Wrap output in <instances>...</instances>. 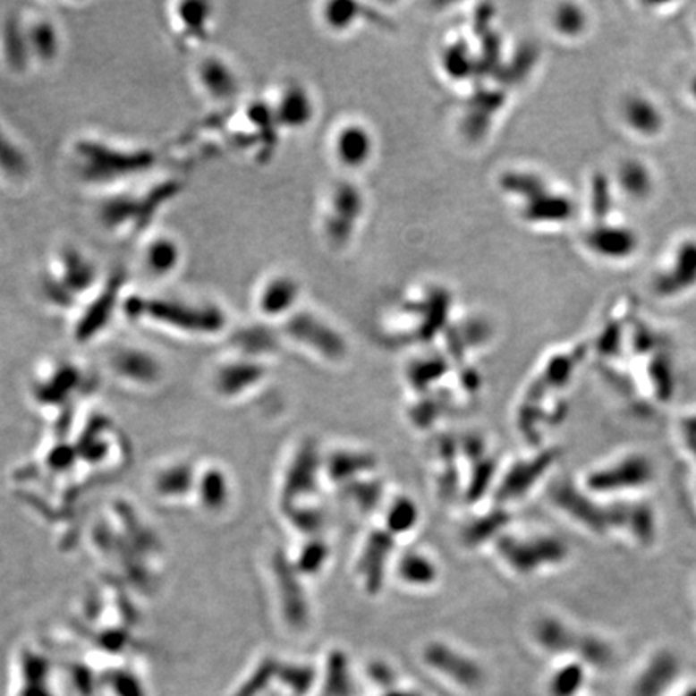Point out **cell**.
<instances>
[{
	"label": "cell",
	"instance_id": "cell-1",
	"mask_svg": "<svg viewBox=\"0 0 696 696\" xmlns=\"http://www.w3.org/2000/svg\"><path fill=\"white\" fill-rule=\"evenodd\" d=\"M66 162L78 182L106 194L149 178L158 165V155L142 144L80 134L68 144Z\"/></svg>",
	"mask_w": 696,
	"mask_h": 696
},
{
	"label": "cell",
	"instance_id": "cell-2",
	"mask_svg": "<svg viewBox=\"0 0 696 696\" xmlns=\"http://www.w3.org/2000/svg\"><path fill=\"white\" fill-rule=\"evenodd\" d=\"M123 315L134 323L189 339L218 337L229 327L226 308L216 300L174 293L130 291Z\"/></svg>",
	"mask_w": 696,
	"mask_h": 696
},
{
	"label": "cell",
	"instance_id": "cell-3",
	"mask_svg": "<svg viewBox=\"0 0 696 696\" xmlns=\"http://www.w3.org/2000/svg\"><path fill=\"white\" fill-rule=\"evenodd\" d=\"M181 194V181L155 179L100 194L98 221L110 234L123 239H144L163 211Z\"/></svg>",
	"mask_w": 696,
	"mask_h": 696
},
{
	"label": "cell",
	"instance_id": "cell-4",
	"mask_svg": "<svg viewBox=\"0 0 696 696\" xmlns=\"http://www.w3.org/2000/svg\"><path fill=\"white\" fill-rule=\"evenodd\" d=\"M104 277L90 255L76 245L65 243L52 253L39 277V295L52 310H70L74 313Z\"/></svg>",
	"mask_w": 696,
	"mask_h": 696
},
{
	"label": "cell",
	"instance_id": "cell-5",
	"mask_svg": "<svg viewBox=\"0 0 696 696\" xmlns=\"http://www.w3.org/2000/svg\"><path fill=\"white\" fill-rule=\"evenodd\" d=\"M126 283V275L123 271H115L114 275L104 277L89 299L84 300L81 307L73 313L72 332L74 339L78 342H92L98 339L100 332L106 331L112 319L118 313H123L124 300L130 293Z\"/></svg>",
	"mask_w": 696,
	"mask_h": 696
},
{
	"label": "cell",
	"instance_id": "cell-6",
	"mask_svg": "<svg viewBox=\"0 0 696 696\" xmlns=\"http://www.w3.org/2000/svg\"><path fill=\"white\" fill-rule=\"evenodd\" d=\"M192 81L203 100L225 112L234 108L242 94V78L234 64L219 52H205L192 66Z\"/></svg>",
	"mask_w": 696,
	"mask_h": 696
},
{
	"label": "cell",
	"instance_id": "cell-7",
	"mask_svg": "<svg viewBox=\"0 0 696 696\" xmlns=\"http://www.w3.org/2000/svg\"><path fill=\"white\" fill-rule=\"evenodd\" d=\"M215 5L210 2L184 0L166 7L171 39L181 52H197L207 46L215 28Z\"/></svg>",
	"mask_w": 696,
	"mask_h": 696
},
{
	"label": "cell",
	"instance_id": "cell-8",
	"mask_svg": "<svg viewBox=\"0 0 696 696\" xmlns=\"http://www.w3.org/2000/svg\"><path fill=\"white\" fill-rule=\"evenodd\" d=\"M651 292L656 299H680L696 289V239L685 237L667 251L661 267L651 276Z\"/></svg>",
	"mask_w": 696,
	"mask_h": 696
},
{
	"label": "cell",
	"instance_id": "cell-9",
	"mask_svg": "<svg viewBox=\"0 0 696 696\" xmlns=\"http://www.w3.org/2000/svg\"><path fill=\"white\" fill-rule=\"evenodd\" d=\"M283 331L289 339L331 361L342 360L347 353V344L339 332L305 310H297L284 319Z\"/></svg>",
	"mask_w": 696,
	"mask_h": 696
},
{
	"label": "cell",
	"instance_id": "cell-10",
	"mask_svg": "<svg viewBox=\"0 0 696 696\" xmlns=\"http://www.w3.org/2000/svg\"><path fill=\"white\" fill-rule=\"evenodd\" d=\"M21 17L34 70H49L65 50L62 28L52 13L44 10H21Z\"/></svg>",
	"mask_w": 696,
	"mask_h": 696
},
{
	"label": "cell",
	"instance_id": "cell-11",
	"mask_svg": "<svg viewBox=\"0 0 696 696\" xmlns=\"http://www.w3.org/2000/svg\"><path fill=\"white\" fill-rule=\"evenodd\" d=\"M140 269L152 281H166L178 275L184 261V249L174 235L152 231L139 249Z\"/></svg>",
	"mask_w": 696,
	"mask_h": 696
},
{
	"label": "cell",
	"instance_id": "cell-12",
	"mask_svg": "<svg viewBox=\"0 0 696 696\" xmlns=\"http://www.w3.org/2000/svg\"><path fill=\"white\" fill-rule=\"evenodd\" d=\"M500 553L514 571L527 574L545 564H556L564 558V547L555 539H505L500 543Z\"/></svg>",
	"mask_w": 696,
	"mask_h": 696
},
{
	"label": "cell",
	"instance_id": "cell-13",
	"mask_svg": "<svg viewBox=\"0 0 696 696\" xmlns=\"http://www.w3.org/2000/svg\"><path fill=\"white\" fill-rule=\"evenodd\" d=\"M300 284L285 273L267 276L255 292V308L265 319H287L299 310Z\"/></svg>",
	"mask_w": 696,
	"mask_h": 696
},
{
	"label": "cell",
	"instance_id": "cell-14",
	"mask_svg": "<svg viewBox=\"0 0 696 696\" xmlns=\"http://www.w3.org/2000/svg\"><path fill=\"white\" fill-rule=\"evenodd\" d=\"M0 66L5 73L17 78L34 70L21 10H12L0 18Z\"/></svg>",
	"mask_w": 696,
	"mask_h": 696
},
{
	"label": "cell",
	"instance_id": "cell-15",
	"mask_svg": "<svg viewBox=\"0 0 696 696\" xmlns=\"http://www.w3.org/2000/svg\"><path fill=\"white\" fill-rule=\"evenodd\" d=\"M271 114L277 128L283 131H301L315 118V102L311 94L299 82H285L269 100Z\"/></svg>",
	"mask_w": 696,
	"mask_h": 696
},
{
	"label": "cell",
	"instance_id": "cell-16",
	"mask_svg": "<svg viewBox=\"0 0 696 696\" xmlns=\"http://www.w3.org/2000/svg\"><path fill=\"white\" fill-rule=\"evenodd\" d=\"M33 174V158L25 144L5 123L0 122V182L13 189H23Z\"/></svg>",
	"mask_w": 696,
	"mask_h": 696
},
{
	"label": "cell",
	"instance_id": "cell-17",
	"mask_svg": "<svg viewBox=\"0 0 696 696\" xmlns=\"http://www.w3.org/2000/svg\"><path fill=\"white\" fill-rule=\"evenodd\" d=\"M619 115L633 136L655 139L666 128V115L655 100L641 92H632L621 102Z\"/></svg>",
	"mask_w": 696,
	"mask_h": 696
},
{
	"label": "cell",
	"instance_id": "cell-18",
	"mask_svg": "<svg viewBox=\"0 0 696 696\" xmlns=\"http://www.w3.org/2000/svg\"><path fill=\"white\" fill-rule=\"evenodd\" d=\"M583 245L591 255L613 261L629 259L639 247L631 227L609 223L591 226L583 237Z\"/></svg>",
	"mask_w": 696,
	"mask_h": 696
},
{
	"label": "cell",
	"instance_id": "cell-19",
	"mask_svg": "<svg viewBox=\"0 0 696 696\" xmlns=\"http://www.w3.org/2000/svg\"><path fill=\"white\" fill-rule=\"evenodd\" d=\"M373 132L360 123H347L334 138V155L344 166L360 170L371 162L374 155Z\"/></svg>",
	"mask_w": 696,
	"mask_h": 696
},
{
	"label": "cell",
	"instance_id": "cell-20",
	"mask_svg": "<svg viewBox=\"0 0 696 696\" xmlns=\"http://www.w3.org/2000/svg\"><path fill=\"white\" fill-rule=\"evenodd\" d=\"M115 374L128 382H154L162 373V365L152 352L136 345L120 347L110 358Z\"/></svg>",
	"mask_w": 696,
	"mask_h": 696
},
{
	"label": "cell",
	"instance_id": "cell-21",
	"mask_svg": "<svg viewBox=\"0 0 696 696\" xmlns=\"http://www.w3.org/2000/svg\"><path fill=\"white\" fill-rule=\"evenodd\" d=\"M651 479L649 463L639 456L623 458L621 462L611 463L607 470L591 474L590 487L595 488H637L647 486Z\"/></svg>",
	"mask_w": 696,
	"mask_h": 696
},
{
	"label": "cell",
	"instance_id": "cell-22",
	"mask_svg": "<svg viewBox=\"0 0 696 696\" xmlns=\"http://www.w3.org/2000/svg\"><path fill=\"white\" fill-rule=\"evenodd\" d=\"M547 466L548 464L545 462V458H537L534 462L519 463L518 466H514L506 476V480L500 490L502 498L505 500L518 498L521 495L526 494L527 488L534 486L535 480L543 471L547 470Z\"/></svg>",
	"mask_w": 696,
	"mask_h": 696
},
{
	"label": "cell",
	"instance_id": "cell-23",
	"mask_svg": "<svg viewBox=\"0 0 696 696\" xmlns=\"http://www.w3.org/2000/svg\"><path fill=\"white\" fill-rule=\"evenodd\" d=\"M617 179H619V186L625 192V195H629L632 199H637V200H643L655 186L647 166H643L639 162L624 163L619 170V174H617Z\"/></svg>",
	"mask_w": 696,
	"mask_h": 696
},
{
	"label": "cell",
	"instance_id": "cell-24",
	"mask_svg": "<svg viewBox=\"0 0 696 696\" xmlns=\"http://www.w3.org/2000/svg\"><path fill=\"white\" fill-rule=\"evenodd\" d=\"M551 28L561 38L575 39V38H581L587 31L589 17L579 5L564 4V5H559L556 12H553Z\"/></svg>",
	"mask_w": 696,
	"mask_h": 696
},
{
	"label": "cell",
	"instance_id": "cell-25",
	"mask_svg": "<svg viewBox=\"0 0 696 696\" xmlns=\"http://www.w3.org/2000/svg\"><path fill=\"white\" fill-rule=\"evenodd\" d=\"M402 581L412 585H429L437 579V567L421 553H408L400 563Z\"/></svg>",
	"mask_w": 696,
	"mask_h": 696
},
{
	"label": "cell",
	"instance_id": "cell-26",
	"mask_svg": "<svg viewBox=\"0 0 696 696\" xmlns=\"http://www.w3.org/2000/svg\"><path fill=\"white\" fill-rule=\"evenodd\" d=\"M416 521H418V511L413 503L405 498L394 502L387 516V526L392 532H398V534L408 532L412 530V527H414Z\"/></svg>",
	"mask_w": 696,
	"mask_h": 696
},
{
	"label": "cell",
	"instance_id": "cell-27",
	"mask_svg": "<svg viewBox=\"0 0 696 696\" xmlns=\"http://www.w3.org/2000/svg\"><path fill=\"white\" fill-rule=\"evenodd\" d=\"M358 17L357 5L355 4H347V2H337V4H329L327 9L324 12L326 23L329 28L335 31H344L350 28V25L355 21Z\"/></svg>",
	"mask_w": 696,
	"mask_h": 696
},
{
	"label": "cell",
	"instance_id": "cell-28",
	"mask_svg": "<svg viewBox=\"0 0 696 696\" xmlns=\"http://www.w3.org/2000/svg\"><path fill=\"white\" fill-rule=\"evenodd\" d=\"M683 696H696V687L690 688V690H687V692L683 693Z\"/></svg>",
	"mask_w": 696,
	"mask_h": 696
}]
</instances>
